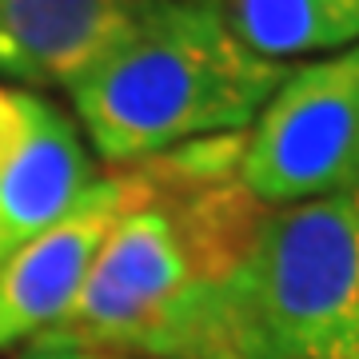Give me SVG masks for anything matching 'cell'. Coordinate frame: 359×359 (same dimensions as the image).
Listing matches in <instances>:
<instances>
[{
    "instance_id": "6da1fadb",
    "label": "cell",
    "mask_w": 359,
    "mask_h": 359,
    "mask_svg": "<svg viewBox=\"0 0 359 359\" xmlns=\"http://www.w3.org/2000/svg\"><path fill=\"white\" fill-rule=\"evenodd\" d=\"M244 136L144 160L140 192L112 228L56 339L132 359H231L236 299L268 208L240 184Z\"/></svg>"
},
{
    "instance_id": "7a4b0ae2",
    "label": "cell",
    "mask_w": 359,
    "mask_h": 359,
    "mask_svg": "<svg viewBox=\"0 0 359 359\" xmlns=\"http://www.w3.org/2000/svg\"><path fill=\"white\" fill-rule=\"evenodd\" d=\"M283 72L236 36L228 0H156L68 100L92 152L132 168L196 140L244 136Z\"/></svg>"
},
{
    "instance_id": "3957f363",
    "label": "cell",
    "mask_w": 359,
    "mask_h": 359,
    "mask_svg": "<svg viewBox=\"0 0 359 359\" xmlns=\"http://www.w3.org/2000/svg\"><path fill=\"white\" fill-rule=\"evenodd\" d=\"M231 359H359V188L268 208L240 280Z\"/></svg>"
},
{
    "instance_id": "277c9868",
    "label": "cell",
    "mask_w": 359,
    "mask_h": 359,
    "mask_svg": "<svg viewBox=\"0 0 359 359\" xmlns=\"http://www.w3.org/2000/svg\"><path fill=\"white\" fill-rule=\"evenodd\" d=\"M240 184L264 208L359 188V44L283 72L244 132Z\"/></svg>"
},
{
    "instance_id": "5b68a950",
    "label": "cell",
    "mask_w": 359,
    "mask_h": 359,
    "mask_svg": "<svg viewBox=\"0 0 359 359\" xmlns=\"http://www.w3.org/2000/svg\"><path fill=\"white\" fill-rule=\"evenodd\" d=\"M136 192V164L96 176L65 216L52 219L0 268V355L20 351L65 320Z\"/></svg>"
},
{
    "instance_id": "8992f818",
    "label": "cell",
    "mask_w": 359,
    "mask_h": 359,
    "mask_svg": "<svg viewBox=\"0 0 359 359\" xmlns=\"http://www.w3.org/2000/svg\"><path fill=\"white\" fill-rule=\"evenodd\" d=\"M156 0H0V80L72 88L128 36Z\"/></svg>"
},
{
    "instance_id": "52a82bcc",
    "label": "cell",
    "mask_w": 359,
    "mask_h": 359,
    "mask_svg": "<svg viewBox=\"0 0 359 359\" xmlns=\"http://www.w3.org/2000/svg\"><path fill=\"white\" fill-rule=\"evenodd\" d=\"M96 176L100 172L76 120L40 96L25 148L0 172V268L65 216Z\"/></svg>"
},
{
    "instance_id": "ba28073f",
    "label": "cell",
    "mask_w": 359,
    "mask_h": 359,
    "mask_svg": "<svg viewBox=\"0 0 359 359\" xmlns=\"http://www.w3.org/2000/svg\"><path fill=\"white\" fill-rule=\"evenodd\" d=\"M228 16L236 36L276 65L359 44V0H228Z\"/></svg>"
},
{
    "instance_id": "9c48e42d",
    "label": "cell",
    "mask_w": 359,
    "mask_h": 359,
    "mask_svg": "<svg viewBox=\"0 0 359 359\" xmlns=\"http://www.w3.org/2000/svg\"><path fill=\"white\" fill-rule=\"evenodd\" d=\"M13 359H132L108 347H92V344H72V339H56V335H40L32 344H25Z\"/></svg>"
}]
</instances>
